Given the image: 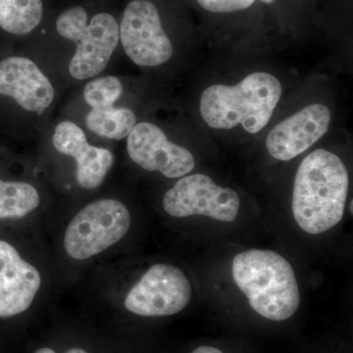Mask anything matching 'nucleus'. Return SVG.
I'll return each mask as SVG.
<instances>
[{
  "label": "nucleus",
  "mask_w": 353,
  "mask_h": 353,
  "mask_svg": "<svg viewBox=\"0 0 353 353\" xmlns=\"http://www.w3.org/2000/svg\"><path fill=\"white\" fill-rule=\"evenodd\" d=\"M350 178L341 158L326 150L307 155L297 169L292 214L305 233L319 234L338 225L347 203Z\"/></svg>",
  "instance_id": "1"
},
{
  "label": "nucleus",
  "mask_w": 353,
  "mask_h": 353,
  "mask_svg": "<svg viewBox=\"0 0 353 353\" xmlns=\"http://www.w3.org/2000/svg\"><path fill=\"white\" fill-rule=\"evenodd\" d=\"M234 283L255 312L271 321H285L296 312L301 294L292 265L279 253L250 250L234 257Z\"/></svg>",
  "instance_id": "2"
},
{
  "label": "nucleus",
  "mask_w": 353,
  "mask_h": 353,
  "mask_svg": "<svg viewBox=\"0 0 353 353\" xmlns=\"http://www.w3.org/2000/svg\"><path fill=\"white\" fill-rule=\"evenodd\" d=\"M282 95L275 76L255 72L238 85H213L201 99V113L213 129L231 130L241 125L250 134L266 127Z\"/></svg>",
  "instance_id": "3"
},
{
  "label": "nucleus",
  "mask_w": 353,
  "mask_h": 353,
  "mask_svg": "<svg viewBox=\"0 0 353 353\" xmlns=\"http://www.w3.org/2000/svg\"><path fill=\"white\" fill-rule=\"evenodd\" d=\"M87 22V12L80 6L65 11L57 22L60 36L76 43L69 71L77 80L101 74L110 61L120 38L119 26L110 14H97L90 24Z\"/></svg>",
  "instance_id": "4"
},
{
  "label": "nucleus",
  "mask_w": 353,
  "mask_h": 353,
  "mask_svg": "<svg viewBox=\"0 0 353 353\" xmlns=\"http://www.w3.org/2000/svg\"><path fill=\"white\" fill-rule=\"evenodd\" d=\"M131 226V215L122 202L101 199L85 206L72 219L64 236L71 259L85 260L122 240Z\"/></svg>",
  "instance_id": "5"
},
{
  "label": "nucleus",
  "mask_w": 353,
  "mask_h": 353,
  "mask_svg": "<svg viewBox=\"0 0 353 353\" xmlns=\"http://www.w3.org/2000/svg\"><path fill=\"white\" fill-rule=\"evenodd\" d=\"M239 194L216 185L203 174L183 176L165 194L164 210L176 218L202 215L221 222H233L240 211Z\"/></svg>",
  "instance_id": "6"
},
{
  "label": "nucleus",
  "mask_w": 353,
  "mask_h": 353,
  "mask_svg": "<svg viewBox=\"0 0 353 353\" xmlns=\"http://www.w3.org/2000/svg\"><path fill=\"white\" fill-rule=\"evenodd\" d=\"M192 299V285L178 267L157 264L150 267L130 290L125 306L143 317H164L181 312Z\"/></svg>",
  "instance_id": "7"
},
{
  "label": "nucleus",
  "mask_w": 353,
  "mask_h": 353,
  "mask_svg": "<svg viewBox=\"0 0 353 353\" xmlns=\"http://www.w3.org/2000/svg\"><path fill=\"white\" fill-rule=\"evenodd\" d=\"M119 32L125 52L139 66H159L173 54L159 12L148 0H134L127 6Z\"/></svg>",
  "instance_id": "8"
},
{
  "label": "nucleus",
  "mask_w": 353,
  "mask_h": 353,
  "mask_svg": "<svg viewBox=\"0 0 353 353\" xmlns=\"http://www.w3.org/2000/svg\"><path fill=\"white\" fill-rule=\"evenodd\" d=\"M127 150L134 163L146 171H157L167 178H180L194 170V155L167 139L157 125L139 123L128 136Z\"/></svg>",
  "instance_id": "9"
},
{
  "label": "nucleus",
  "mask_w": 353,
  "mask_h": 353,
  "mask_svg": "<svg viewBox=\"0 0 353 353\" xmlns=\"http://www.w3.org/2000/svg\"><path fill=\"white\" fill-rule=\"evenodd\" d=\"M331 111L323 104H311L274 127L266 139L272 157L289 161L306 152L326 134Z\"/></svg>",
  "instance_id": "10"
},
{
  "label": "nucleus",
  "mask_w": 353,
  "mask_h": 353,
  "mask_svg": "<svg viewBox=\"0 0 353 353\" xmlns=\"http://www.w3.org/2000/svg\"><path fill=\"white\" fill-rule=\"evenodd\" d=\"M41 285V274L10 243L0 241V318L30 308Z\"/></svg>",
  "instance_id": "11"
},
{
  "label": "nucleus",
  "mask_w": 353,
  "mask_h": 353,
  "mask_svg": "<svg viewBox=\"0 0 353 353\" xmlns=\"http://www.w3.org/2000/svg\"><path fill=\"white\" fill-rule=\"evenodd\" d=\"M0 94L12 97L25 110L41 115L52 103L54 88L32 60L9 57L0 62Z\"/></svg>",
  "instance_id": "12"
},
{
  "label": "nucleus",
  "mask_w": 353,
  "mask_h": 353,
  "mask_svg": "<svg viewBox=\"0 0 353 353\" xmlns=\"http://www.w3.org/2000/svg\"><path fill=\"white\" fill-rule=\"evenodd\" d=\"M52 143L57 152L76 160L77 181L85 189L101 185L112 167V152L90 145L85 132L75 123L64 121L57 125Z\"/></svg>",
  "instance_id": "13"
},
{
  "label": "nucleus",
  "mask_w": 353,
  "mask_h": 353,
  "mask_svg": "<svg viewBox=\"0 0 353 353\" xmlns=\"http://www.w3.org/2000/svg\"><path fill=\"white\" fill-rule=\"evenodd\" d=\"M41 17V0H0V27L10 34H29Z\"/></svg>",
  "instance_id": "14"
},
{
  "label": "nucleus",
  "mask_w": 353,
  "mask_h": 353,
  "mask_svg": "<svg viewBox=\"0 0 353 353\" xmlns=\"http://www.w3.org/2000/svg\"><path fill=\"white\" fill-rule=\"evenodd\" d=\"M90 131L111 139L126 138L137 125V118L131 109L125 108H94L87 116Z\"/></svg>",
  "instance_id": "15"
},
{
  "label": "nucleus",
  "mask_w": 353,
  "mask_h": 353,
  "mask_svg": "<svg viewBox=\"0 0 353 353\" xmlns=\"http://www.w3.org/2000/svg\"><path fill=\"white\" fill-rule=\"evenodd\" d=\"M41 202L38 190L24 182L0 180V219H16L32 212Z\"/></svg>",
  "instance_id": "16"
},
{
  "label": "nucleus",
  "mask_w": 353,
  "mask_h": 353,
  "mask_svg": "<svg viewBox=\"0 0 353 353\" xmlns=\"http://www.w3.org/2000/svg\"><path fill=\"white\" fill-rule=\"evenodd\" d=\"M123 85L116 77H102L88 83L83 90V97L92 109L113 106L120 99Z\"/></svg>",
  "instance_id": "17"
},
{
  "label": "nucleus",
  "mask_w": 353,
  "mask_h": 353,
  "mask_svg": "<svg viewBox=\"0 0 353 353\" xmlns=\"http://www.w3.org/2000/svg\"><path fill=\"white\" fill-rule=\"evenodd\" d=\"M255 0H197L205 10L214 13H231L245 10L254 3Z\"/></svg>",
  "instance_id": "18"
},
{
  "label": "nucleus",
  "mask_w": 353,
  "mask_h": 353,
  "mask_svg": "<svg viewBox=\"0 0 353 353\" xmlns=\"http://www.w3.org/2000/svg\"><path fill=\"white\" fill-rule=\"evenodd\" d=\"M34 353H57L54 350H51L50 347H43L39 348V350H37ZM65 353H88L85 350H82V348H71L68 352Z\"/></svg>",
  "instance_id": "19"
},
{
  "label": "nucleus",
  "mask_w": 353,
  "mask_h": 353,
  "mask_svg": "<svg viewBox=\"0 0 353 353\" xmlns=\"http://www.w3.org/2000/svg\"><path fill=\"white\" fill-rule=\"evenodd\" d=\"M192 353H223L221 350H218V348L212 347H197L196 350H194Z\"/></svg>",
  "instance_id": "20"
},
{
  "label": "nucleus",
  "mask_w": 353,
  "mask_h": 353,
  "mask_svg": "<svg viewBox=\"0 0 353 353\" xmlns=\"http://www.w3.org/2000/svg\"><path fill=\"white\" fill-rule=\"evenodd\" d=\"M262 1L265 2V3L270 4L273 3V2L275 1V0H262Z\"/></svg>",
  "instance_id": "21"
},
{
  "label": "nucleus",
  "mask_w": 353,
  "mask_h": 353,
  "mask_svg": "<svg viewBox=\"0 0 353 353\" xmlns=\"http://www.w3.org/2000/svg\"><path fill=\"white\" fill-rule=\"evenodd\" d=\"M352 206H353V202L350 201V213H352V214H353Z\"/></svg>",
  "instance_id": "22"
}]
</instances>
